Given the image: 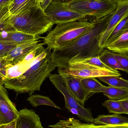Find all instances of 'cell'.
Here are the masks:
<instances>
[{
    "instance_id": "6da1fadb",
    "label": "cell",
    "mask_w": 128,
    "mask_h": 128,
    "mask_svg": "<svg viewBox=\"0 0 128 128\" xmlns=\"http://www.w3.org/2000/svg\"><path fill=\"white\" fill-rule=\"evenodd\" d=\"M112 14L94 20L93 25L74 41L53 49L50 57L57 67L66 68L73 61L99 56L104 49L100 46V40Z\"/></svg>"
},
{
    "instance_id": "7a4b0ae2",
    "label": "cell",
    "mask_w": 128,
    "mask_h": 128,
    "mask_svg": "<svg viewBox=\"0 0 128 128\" xmlns=\"http://www.w3.org/2000/svg\"><path fill=\"white\" fill-rule=\"evenodd\" d=\"M51 52L43 48L23 74L15 78L1 80L4 87L17 94L28 93L30 96L40 91L43 82L57 67L50 57Z\"/></svg>"
},
{
    "instance_id": "3957f363",
    "label": "cell",
    "mask_w": 128,
    "mask_h": 128,
    "mask_svg": "<svg viewBox=\"0 0 128 128\" xmlns=\"http://www.w3.org/2000/svg\"><path fill=\"white\" fill-rule=\"evenodd\" d=\"M10 22L16 30L36 36L49 31L54 24L39 0L17 15L11 16Z\"/></svg>"
},
{
    "instance_id": "277c9868",
    "label": "cell",
    "mask_w": 128,
    "mask_h": 128,
    "mask_svg": "<svg viewBox=\"0 0 128 128\" xmlns=\"http://www.w3.org/2000/svg\"><path fill=\"white\" fill-rule=\"evenodd\" d=\"M94 21H72L57 24L56 27L44 37V43L49 50L61 48L77 39L88 30Z\"/></svg>"
},
{
    "instance_id": "5b68a950",
    "label": "cell",
    "mask_w": 128,
    "mask_h": 128,
    "mask_svg": "<svg viewBox=\"0 0 128 128\" xmlns=\"http://www.w3.org/2000/svg\"><path fill=\"white\" fill-rule=\"evenodd\" d=\"M65 3L70 10L91 16L94 21L112 14L118 5L110 0H74Z\"/></svg>"
},
{
    "instance_id": "8992f818",
    "label": "cell",
    "mask_w": 128,
    "mask_h": 128,
    "mask_svg": "<svg viewBox=\"0 0 128 128\" xmlns=\"http://www.w3.org/2000/svg\"><path fill=\"white\" fill-rule=\"evenodd\" d=\"M58 73H62L82 79L104 76H121L120 72L113 69L103 68L89 64L73 63L66 68H58Z\"/></svg>"
},
{
    "instance_id": "52a82bcc",
    "label": "cell",
    "mask_w": 128,
    "mask_h": 128,
    "mask_svg": "<svg viewBox=\"0 0 128 128\" xmlns=\"http://www.w3.org/2000/svg\"><path fill=\"white\" fill-rule=\"evenodd\" d=\"M49 78L55 87L64 96L66 109L68 110L70 109H75L79 112L80 118L90 123H94V118L91 111L82 106L71 94L64 83L61 75L59 74H51Z\"/></svg>"
},
{
    "instance_id": "ba28073f",
    "label": "cell",
    "mask_w": 128,
    "mask_h": 128,
    "mask_svg": "<svg viewBox=\"0 0 128 128\" xmlns=\"http://www.w3.org/2000/svg\"><path fill=\"white\" fill-rule=\"evenodd\" d=\"M46 15L54 24L72 21L86 20L87 16L72 10L66 6L65 2L60 0H53L45 10Z\"/></svg>"
},
{
    "instance_id": "9c48e42d",
    "label": "cell",
    "mask_w": 128,
    "mask_h": 128,
    "mask_svg": "<svg viewBox=\"0 0 128 128\" xmlns=\"http://www.w3.org/2000/svg\"><path fill=\"white\" fill-rule=\"evenodd\" d=\"M40 42L35 40L17 45L6 55L0 58V60L7 69L20 64L28 54L45 45L44 43Z\"/></svg>"
},
{
    "instance_id": "30bf717a",
    "label": "cell",
    "mask_w": 128,
    "mask_h": 128,
    "mask_svg": "<svg viewBox=\"0 0 128 128\" xmlns=\"http://www.w3.org/2000/svg\"><path fill=\"white\" fill-rule=\"evenodd\" d=\"M19 111L10 99L7 88L0 80V126L16 119Z\"/></svg>"
},
{
    "instance_id": "8fae6325",
    "label": "cell",
    "mask_w": 128,
    "mask_h": 128,
    "mask_svg": "<svg viewBox=\"0 0 128 128\" xmlns=\"http://www.w3.org/2000/svg\"><path fill=\"white\" fill-rule=\"evenodd\" d=\"M64 80V83L71 94L75 99L84 106L85 102L91 93L87 92L83 86L81 79L74 76L59 73Z\"/></svg>"
},
{
    "instance_id": "7c38bea8",
    "label": "cell",
    "mask_w": 128,
    "mask_h": 128,
    "mask_svg": "<svg viewBox=\"0 0 128 128\" xmlns=\"http://www.w3.org/2000/svg\"><path fill=\"white\" fill-rule=\"evenodd\" d=\"M15 128H44L39 116L32 110L25 108L19 111Z\"/></svg>"
},
{
    "instance_id": "4fadbf2b",
    "label": "cell",
    "mask_w": 128,
    "mask_h": 128,
    "mask_svg": "<svg viewBox=\"0 0 128 128\" xmlns=\"http://www.w3.org/2000/svg\"><path fill=\"white\" fill-rule=\"evenodd\" d=\"M128 14V2L118 4L117 8L113 13L110 18L106 28L101 37L99 42L100 47L102 48L108 37L114 28Z\"/></svg>"
},
{
    "instance_id": "5bb4252c",
    "label": "cell",
    "mask_w": 128,
    "mask_h": 128,
    "mask_svg": "<svg viewBox=\"0 0 128 128\" xmlns=\"http://www.w3.org/2000/svg\"><path fill=\"white\" fill-rule=\"evenodd\" d=\"M43 38L40 36L31 35L16 30L0 32V42L14 45H19Z\"/></svg>"
},
{
    "instance_id": "9a60e30c",
    "label": "cell",
    "mask_w": 128,
    "mask_h": 128,
    "mask_svg": "<svg viewBox=\"0 0 128 128\" xmlns=\"http://www.w3.org/2000/svg\"><path fill=\"white\" fill-rule=\"evenodd\" d=\"M106 48L112 52L118 54H128V22L120 36L108 46Z\"/></svg>"
},
{
    "instance_id": "2e32d148",
    "label": "cell",
    "mask_w": 128,
    "mask_h": 128,
    "mask_svg": "<svg viewBox=\"0 0 128 128\" xmlns=\"http://www.w3.org/2000/svg\"><path fill=\"white\" fill-rule=\"evenodd\" d=\"M94 124L101 125H116L128 124V118L119 114L100 115L94 119Z\"/></svg>"
},
{
    "instance_id": "e0dca14e",
    "label": "cell",
    "mask_w": 128,
    "mask_h": 128,
    "mask_svg": "<svg viewBox=\"0 0 128 128\" xmlns=\"http://www.w3.org/2000/svg\"><path fill=\"white\" fill-rule=\"evenodd\" d=\"M10 3L0 5V32L15 31L10 22V13L9 7Z\"/></svg>"
},
{
    "instance_id": "ac0fdd59",
    "label": "cell",
    "mask_w": 128,
    "mask_h": 128,
    "mask_svg": "<svg viewBox=\"0 0 128 128\" xmlns=\"http://www.w3.org/2000/svg\"><path fill=\"white\" fill-rule=\"evenodd\" d=\"M93 123H82L78 120L71 118L60 120L54 125H50L52 128H92Z\"/></svg>"
},
{
    "instance_id": "d6986e66",
    "label": "cell",
    "mask_w": 128,
    "mask_h": 128,
    "mask_svg": "<svg viewBox=\"0 0 128 128\" xmlns=\"http://www.w3.org/2000/svg\"><path fill=\"white\" fill-rule=\"evenodd\" d=\"M128 22V14L118 23L111 32L104 43L102 47V48H106L109 45L114 42L120 36L126 28Z\"/></svg>"
},
{
    "instance_id": "ffe728a7",
    "label": "cell",
    "mask_w": 128,
    "mask_h": 128,
    "mask_svg": "<svg viewBox=\"0 0 128 128\" xmlns=\"http://www.w3.org/2000/svg\"><path fill=\"white\" fill-rule=\"evenodd\" d=\"M102 93L110 100H120L128 98V90L110 86H105Z\"/></svg>"
},
{
    "instance_id": "44dd1931",
    "label": "cell",
    "mask_w": 128,
    "mask_h": 128,
    "mask_svg": "<svg viewBox=\"0 0 128 128\" xmlns=\"http://www.w3.org/2000/svg\"><path fill=\"white\" fill-rule=\"evenodd\" d=\"M81 82L84 88L91 94L102 92L105 87L95 78H83Z\"/></svg>"
},
{
    "instance_id": "7402d4cb",
    "label": "cell",
    "mask_w": 128,
    "mask_h": 128,
    "mask_svg": "<svg viewBox=\"0 0 128 128\" xmlns=\"http://www.w3.org/2000/svg\"><path fill=\"white\" fill-rule=\"evenodd\" d=\"M38 0H14L9 5L11 16H15L35 4Z\"/></svg>"
},
{
    "instance_id": "603a6c76",
    "label": "cell",
    "mask_w": 128,
    "mask_h": 128,
    "mask_svg": "<svg viewBox=\"0 0 128 128\" xmlns=\"http://www.w3.org/2000/svg\"><path fill=\"white\" fill-rule=\"evenodd\" d=\"M32 106L37 107L41 105H47L54 108L61 110V108L56 104L49 98L38 94L32 95L27 99Z\"/></svg>"
},
{
    "instance_id": "cb8c5ba5",
    "label": "cell",
    "mask_w": 128,
    "mask_h": 128,
    "mask_svg": "<svg viewBox=\"0 0 128 128\" xmlns=\"http://www.w3.org/2000/svg\"><path fill=\"white\" fill-rule=\"evenodd\" d=\"M102 62L109 68L114 70H120L122 68L114 56V53L106 48L104 49L99 56Z\"/></svg>"
},
{
    "instance_id": "d4e9b609",
    "label": "cell",
    "mask_w": 128,
    "mask_h": 128,
    "mask_svg": "<svg viewBox=\"0 0 128 128\" xmlns=\"http://www.w3.org/2000/svg\"><path fill=\"white\" fill-rule=\"evenodd\" d=\"M101 81L110 86L128 90V80L119 76H104L98 78Z\"/></svg>"
},
{
    "instance_id": "484cf974",
    "label": "cell",
    "mask_w": 128,
    "mask_h": 128,
    "mask_svg": "<svg viewBox=\"0 0 128 128\" xmlns=\"http://www.w3.org/2000/svg\"><path fill=\"white\" fill-rule=\"evenodd\" d=\"M102 105L108 110L110 113L114 114H128L126 110L122 104L120 100H107L102 103Z\"/></svg>"
},
{
    "instance_id": "4316f807",
    "label": "cell",
    "mask_w": 128,
    "mask_h": 128,
    "mask_svg": "<svg viewBox=\"0 0 128 128\" xmlns=\"http://www.w3.org/2000/svg\"><path fill=\"white\" fill-rule=\"evenodd\" d=\"M73 63H81V64H89L95 66L103 68L112 69V68H109L108 66H107L103 62H102L99 58V56L73 61L71 62L69 64H73Z\"/></svg>"
},
{
    "instance_id": "83f0119b",
    "label": "cell",
    "mask_w": 128,
    "mask_h": 128,
    "mask_svg": "<svg viewBox=\"0 0 128 128\" xmlns=\"http://www.w3.org/2000/svg\"><path fill=\"white\" fill-rule=\"evenodd\" d=\"M114 56L122 68V70L128 74V56L127 54L114 53Z\"/></svg>"
},
{
    "instance_id": "f1b7e54d",
    "label": "cell",
    "mask_w": 128,
    "mask_h": 128,
    "mask_svg": "<svg viewBox=\"0 0 128 128\" xmlns=\"http://www.w3.org/2000/svg\"><path fill=\"white\" fill-rule=\"evenodd\" d=\"M16 46L17 45L0 42V58L6 55Z\"/></svg>"
},
{
    "instance_id": "f546056e",
    "label": "cell",
    "mask_w": 128,
    "mask_h": 128,
    "mask_svg": "<svg viewBox=\"0 0 128 128\" xmlns=\"http://www.w3.org/2000/svg\"><path fill=\"white\" fill-rule=\"evenodd\" d=\"M92 128H128V124L116 125H97L93 123Z\"/></svg>"
},
{
    "instance_id": "4dcf8cb0",
    "label": "cell",
    "mask_w": 128,
    "mask_h": 128,
    "mask_svg": "<svg viewBox=\"0 0 128 128\" xmlns=\"http://www.w3.org/2000/svg\"><path fill=\"white\" fill-rule=\"evenodd\" d=\"M6 68L4 66L0 60V80H2L5 78L6 75Z\"/></svg>"
},
{
    "instance_id": "1f68e13d",
    "label": "cell",
    "mask_w": 128,
    "mask_h": 128,
    "mask_svg": "<svg viewBox=\"0 0 128 128\" xmlns=\"http://www.w3.org/2000/svg\"><path fill=\"white\" fill-rule=\"evenodd\" d=\"M16 120L10 123L0 126V128H15Z\"/></svg>"
},
{
    "instance_id": "d6a6232c",
    "label": "cell",
    "mask_w": 128,
    "mask_h": 128,
    "mask_svg": "<svg viewBox=\"0 0 128 128\" xmlns=\"http://www.w3.org/2000/svg\"><path fill=\"white\" fill-rule=\"evenodd\" d=\"M122 104L124 106V108L127 111L128 114V98L123 99L122 100H120Z\"/></svg>"
},
{
    "instance_id": "836d02e7",
    "label": "cell",
    "mask_w": 128,
    "mask_h": 128,
    "mask_svg": "<svg viewBox=\"0 0 128 128\" xmlns=\"http://www.w3.org/2000/svg\"><path fill=\"white\" fill-rule=\"evenodd\" d=\"M52 0H46V2L41 5L42 8H43V9L44 10H46V8L47 7L48 5Z\"/></svg>"
},
{
    "instance_id": "e575fe53",
    "label": "cell",
    "mask_w": 128,
    "mask_h": 128,
    "mask_svg": "<svg viewBox=\"0 0 128 128\" xmlns=\"http://www.w3.org/2000/svg\"><path fill=\"white\" fill-rule=\"evenodd\" d=\"M113 2L117 4H124V3H128V0H110Z\"/></svg>"
},
{
    "instance_id": "d590c367",
    "label": "cell",
    "mask_w": 128,
    "mask_h": 128,
    "mask_svg": "<svg viewBox=\"0 0 128 128\" xmlns=\"http://www.w3.org/2000/svg\"><path fill=\"white\" fill-rule=\"evenodd\" d=\"M14 0H0V5L7 3H11Z\"/></svg>"
},
{
    "instance_id": "8d00e7d4",
    "label": "cell",
    "mask_w": 128,
    "mask_h": 128,
    "mask_svg": "<svg viewBox=\"0 0 128 128\" xmlns=\"http://www.w3.org/2000/svg\"><path fill=\"white\" fill-rule=\"evenodd\" d=\"M46 0H39V2H40V3L41 4V6L46 2Z\"/></svg>"
},
{
    "instance_id": "74e56055",
    "label": "cell",
    "mask_w": 128,
    "mask_h": 128,
    "mask_svg": "<svg viewBox=\"0 0 128 128\" xmlns=\"http://www.w3.org/2000/svg\"><path fill=\"white\" fill-rule=\"evenodd\" d=\"M60 0L63 2H65V3H66V2H69L74 0Z\"/></svg>"
}]
</instances>
